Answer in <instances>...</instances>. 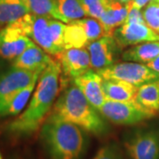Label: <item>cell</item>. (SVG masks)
I'll use <instances>...</instances> for the list:
<instances>
[{"mask_svg": "<svg viewBox=\"0 0 159 159\" xmlns=\"http://www.w3.org/2000/svg\"><path fill=\"white\" fill-rule=\"evenodd\" d=\"M60 64L53 59L41 74L35 90L26 110L6 126V131L14 137H28L39 130L53 108L59 92Z\"/></svg>", "mask_w": 159, "mask_h": 159, "instance_id": "1", "label": "cell"}, {"mask_svg": "<svg viewBox=\"0 0 159 159\" xmlns=\"http://www.w3.org/2000/svg\"><path fill=\"white\" fill-rule=\"evenodd\" d=\"M75 124L51 113L41 127V138L51 159H80L85 136Z\"/></svg>", "mask_w": 159, "mask_h": 159, "instance_id": "2", "label": "cell"}, {"mask_svg": "<svg viewBox=\"0 0 159 159\" xmlns=\"http://www.w3.org/2000/svg\"><path fill=\"white\" fill-rule=\"evenodd\" d=\"M77 86L71 85L54 103L52 114L96 135L108 131L107 125Z\"/></svg>", "mask_w": 159, "mask_h": 159, "instance_id": "3", "label": "cell"}, {"mask_svg": "<svg viewBox=\"0 0 159 159\" xmlns=\"http://www.w3.org/2000/svg\"><path fill=\"white\" fill-rule=\"evenodd\" d=\"M97 72L102 79L124 80L136 87L159 80V73L149 68L147 65L131 61L113 64Z\"/></svg>", "mask_w": 159, "mask_h": 159, "instance_id": "4", "label": "cell"}, {"mask_svg": "<svg viewBox=\"0 0 159 159\" xmlns=\"http://www.w3.org/2000/svg\"><path fill=\"white\" fill-rule=\"evenodd\" d=\"M51 18L36 16L32 13H28L19 19L17 22L23 32L33 40L34 43L39 45L51 56L57 57L61 51L57 49L53 43L51 31L49 28V21Z\"/></svg>", "mask_w": 159, "mask_h": 159, "instance_id": "5", "label": "cell"}, {"mask_svg": "<svg viewBox=\"0 0 159 159\" xmlns=\"http://www.w3.org/2000/svg\"><path fill=\"white\" fill-rule=\"evenodd\" d=\"M98 111L117 125H135L151 119L148 114L139 108L134 101L119 102L107 99Z\"/></svg>", "mask_w": 159, "mask_h": 159, "instance_id": "6", "label": "cell"}, {"mask_svg": "<svg viewBox=\"0 0 159 159\" xmlns=\"http://www.w3.org/2000/svg\"><path fill=\"white\" fill-rule=\"evenodd\" d=\"M130 159H159V132L140 130L125 142Z\"/></svg>", "mask_w": 159, "mask_h": 159, "instance_id": "7", "label": "cell"}, {"mask_svg": "<svg viewBox=\"0 0 159 159\" xmlns=\"http://www.w3.org/2000/svg\"><path fill=\"white\" fill-rule=\"evenodd\" d=\"M34 43L17 20L0 29V57L5 59L14 60Z\"/></svg>", "mask_w": 159, "mask_h": 159, "instance_id": "8", "label": "cell"}, {"mask_svg": "<svg viewBox=\"0 0 159 159\" xmlns=\"http://www.w3.org/2000/svg\"><path fill=\"white\" fill-rule=\"evenodd\" d=\"M113 38L119 48H125L146 43L159 41V33L145 23H124L113 32Z\"/></svg>", "mask_w": 159, "mask_h": 159, "instance_id": "9", "label": "cell"}, {"mask_svg": "<svg viewBox=\"0 0 159 159\" xmlns=\"http://www.w3.org/2000/svg\"><path fill=\"white\" fill-rule=\"evenodd\" d=\"M42 73L12 66L0 77V104L29 85L35 78L40 77Z\"/></svg>", "mask_w": 159, "mask_h": 159, "instance_id": "10", "label": "cell"}, {"mask_svg": "<svg viewBox=\"0 0 159 159\" xmlns=\"http://www.w3.org/2000/svg\"><path fill=\"white\" fill-rule=\"evenodd\" d=\"M61 71L66 76L75 79L90 70V55L87 48L68 49L63 51L57 57Z\"/></svg>", "mask_w": 159, "mask_h": 159, "instance_id": "11", "label": "cell"}, {"mask_svg": "<svg viewBox=\"0 0 159 159\" xmlns=\"http://www.w3.org/2000/svg\"><path fill=\"white\" fill-rule=\"evenodd\" d=\"M102 76L91 69L74 79V84L81 90L88 101L97 111L107 100L102 89Z\"/></svg>", "mask_w": 159, "mask_h": 159, "instance_id": "12", "label": "cell"}, {"mask_svg": "<svg viewBox=\"0 0 159 159\" xmlns=\"http://www.w3.org/2000/svg\"><path fill=\"white\" fill-rule=\"evenodd\" d=\"M116 46L113 35H104L89 43L87 49L90 55L91 67L98 71L113 65Z\"/></svg>", "mask_w": 159, "mask_h": 159, "instance_id": "13", "label": "cell"}, {"mask_svg": "<svg viewBox=\"0 0 159 159\" xmlns=\"http://www.w3.org/2000/svg\"><path fill=\"white\" fill-rule=\"evenodd\" d=\"M53 58L39 45L34 43L12 60V66L33 72H43Z\"/></svg>", "mask_w": 159, "mask_h": 159, "instance_id": "14", "label": "cell"}, {"mask_svg": "<svg viewBox=\"0 0 159 159\" xmlns=\"http://www.w3.org/2000/svg\"><path fill=\"white\" fill-rule=\"evenodd\" d=\"M134 102L151 119L158 116L159 80L138 87Z\"/></svg>", "mask_w": 159, "mask_h": 159, "instance_id": "15", "label": "cell"}, {"mask_svg": "<svg viewBox=\"0 0 159 159\" xmlns=\"http://www.w3.org/2000/svg\"><path fill=\"white\" fill-rule=\"evenodd\" d=\"M127 13L126 5H123L117 0L111 2L98 20L104 29L105 35H113L114 30L125 22Z\"/></svg>", "mask_w": 159, "mask_h": 159, "instance_id": "16", "label": "cell"}, {"mask_svg": "<svg viewBox=\"0 0 159 159\" xmlns=\"http://www.w3.org/2000/svg\"><path fill=\"white\" fill-rule=\"evenodd\" d=\"M38 79L39 77L35 78L29 85L0 104V117L17 116L20 113L28 104L29 98L32 96L36 83L38 82Z\"/></svg>", "mask_w": 159, "mask_h": 159, "instance_id": "17", "label": "cell"}, {"mask_svg": "<svg viewBox=\"0 0 159 159\" xmlns=\"http://www.w3.org/2000/svg\"><path fill=\"white\" fill-rule=\"evenodd\" d=\"M102 89L108 100L130 102L134 101L138 87L124 80L103 79Z\"/></svg>", "mask_w": 159, "mask_h": 159, "instance_id": "18", "label": "cell"}, {"mask_svg": "<svg viewBox=\"0 0 159 159\" xmlns=\"http://www.w3.org/2000/svg\"><path fill=\"white\" fill-rule=\"evenodd\" d=\"M159 55V41L146 42L134 45L124 51L122 57L125 61L148 63Z\"/></svg>", "mask_w": 159, "mask_h": 159, "instance_id": "19", "label": "cell"}, {"mask_svg": "<svg viewBox=\"0 0 159 159\" xmlns=\"http://www.w3.org/2000/svg\"><path fill=\"white\" fill-rule=\"evenodd\" d=\"M29 13L25 0H0V28Z\"/></svg>", "mask_w": 159, "mask_h": 159, "instance_id": "20", "label": "cell"}, {"mask_svg": "<svg viewBox=\"0 0 159 159\" xmlns=\"http://www.w3.org/2000/svg\"><path fill=\"white\" fill-rule=\"evenodd\" d=\"M89 41L85 33L84 29L75 20L71 21L66 25L64 33V48L68 49H79L85 48L89 45Z\"/></svg>", "mask_w": 159, "mask_h": 159, "instance_id": "21", "label": "cell"}, {"mask_svg": "<svg viewBox=\"0 0 159 159\" xmlns=\"http://www.w3.org/2000/svg\"><path fill=\"white\" fill-rule=\"evenodd\" d=\"M57 10L64 23H69L87 16L82 0H57Z\"/></svg>", "mask_w": 159, "mask_h": 159, "instance_id": "22", "label": "cell"}, {"mask_svg": "<svg viewBox=\"0 0 159 159\" xmlns=\"http://www.w3.org/2000/svg\"><path fill=\"white\" fill-rule=\"evenodd\" d=\"M29 13L62 21L57 10V0H25Z\"/></svg>", "mask_w": 159, "mask_h": 159, "instance_id": "23", "label": "cell"}, {"mask_svg": "<svg viewBox=\"0 0 159 159\" xmlns=\"http://www.w3.org/2000/svg\"><path fill=\"white\" fill-rule=\"evenodd\" d=\"M74 21V20H73ZM84 29L88 39L91 42L101 38L105 35L104 29L102 28L101 22L95 18H82L75 20Z\"/></svg>", "mask_w": 159, "mask_h": 159, "instance_id": "24", "label": "cell"}, {"mask_svg": "<svg viewBox=\"0 0 159 159\" xmlns=\"http://www.w3.org/2000/svg\"><path fill=\"white\" fill-rule=\"evenodd\" d=\"M49 28H50L51 37H52L54 44L56 45V47L59 51L62 52L63 51H65L64 33H65V29H66V24H64V22L55 20V19H50Z\"/></svg>", "mask_w": 159, "mask_h": 159, "instance_id": "25", "label": "cell"}, {"mask_svg": "<svg viewBox=\"0 0 159 159\" xmlns=\"http://www.w3.org/2000/svg\"><path fill=\"white\" fill-rule=\"evenodd\" d=\"M87 16L99 20L110 4L108 0H82Z\"/></svg>", "mask_w": 159, "mask_h": 159, "instance_id": "26", "label": "cell"}, {"mask_svg": "<svg viewBox=\"0 0 159 159\" xmlns=\"http://www.w3.org/2000/svg\"><path fill=\"white\" fill-rule=\"evenodd\" d=\"M157 5L158 2L157 0H151L147 5L144 11H142V13L146 25L153 29L154 31L159 33V17L157 13Z\"/></svg>", "mask_w": 159, "mask_h": 159, "instance_id": "27", "label": "cell"}, {"mask_svg": "<svg viewBox=\"0 0 159 159\" xmlns=\"http://www.w3.org/2000/svg\"><path fill=\"white\" fill-rule=\"evenodd\" d=\"M93 159H124V157L119 146L114 142H110L100 148Z\"/></svg>", "mask_w": 159, "mask_h": 159, "instance_id": "28", "label": "cell"}, {"mask_svg": "<svg viewBox=\"0 0 159 159\" xmlns=\"http://www.w3.org/2000/svg\"><path fill=\"white\" fill-rule=\"evenodd\" d=\"M126 6H127L128 13H127V17H126L125 23H145L144 18H143V13L141 11L140 9H138V8H136V7H134V6H133L132 3H131V1L129 3L126 4Z\"/></svg>", "mask_w": 159, "mask_h": 159, "instance_id": "29", "label": "cell"}, {"mask_svg": "<svg viewBox=\"0 0 159 159\" xmlns=\"http://www.w3.org/2000/svg\"><path fill=\"white\" fill-rule=\"evenodd\" d=\"M150 1L151 0H132L131 3H132V5L134 7L142 10V8L147 6Z\"/></svg>", "mask_w": 159, "mask_h": 159, "instance_id": "30", "label": "cell"}, {"mask_svg": "<svg viewBox=\"0 0 159 159\" xmlns=\"http://www.w3.org/2000/svg\"><path fill=\"white\" fill-rule=\"evenodd\" d=\"M149 68H151L154 71L159 73V55L156 58H154L153 60H151L150 62L146 64Z\"/></svg>", "mask_w": 159, "mask_h": 159, "instance_id": "31", "label": "cell"}, {"mask_svg": "<svg viewBox=\"0 0 159 159\" xmlns=\"http://www.w3.org/2000/svg\"><path fill=\"white\" fill-rule=\"evenodd\" d=\"M117 1H119V3H121V4H123V5H126L127 3H129L132 0H117Z\"/></svg>", "mask_w": 159, "mask_h": 159, "instance_id": "32", "label": "cell"}, {"mask_svg": "<svg viewBox=\"0 0 159 159\" xmlns=\"http://www.w3.org/2000/svg\"><path fill=\"white\" fill-rule=\"evenodd\" d=\"M157 16L159 17V3L157 5Z\"/></svg>", "mask_w": 159, "mask_h": 159, "instance_id": "33", "label": "cell"}, {"mask_svg": "<svg viewBox=\"0 0 159 159\" xmlns=\"http://www.w3.org/2000/svg\"><path fill=\"white\" fill-rule=\"evenodd\" d=\"M108 1L111 3V2H113V1H115V0H108Z\"/></svg>", "mask_w": 159, "mask_h": 159, "instance_id": "34", "label": "cell"}, {"mask_svg": "<svg viewBox=\"0 0 159 159\" xmlns=\"http://www.w3.org/2000/svg\"><path fill=\"white\" fill-rule=\"evenodd\" d=\"M0 159H3V157H2V156H1V153H0Z\"/></svg>", "mask_w": 159, "mask_h": 159, "instance_id": "35", "label": "cell"}, {"mask_svg": "<svg viewBox=\"0 0 159 159\" xmlns=\"http://www.w3.org/2000/svg\"><path fill=\"white\" fill-rule=\"evenodd\" d=\"M157 2H158V3H159V0H157Z\"/></svg>", "mask_w": 159, "mask_h": 159, "instance_id": "36", "label": "cell"}]
</instances>
